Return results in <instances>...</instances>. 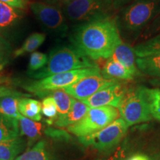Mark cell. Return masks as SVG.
Returning <instances> with one entry per match:
<instances>
[{"mask_svg":"<svg viewBox=\"0 0 160 160\" xmlns=\"http://www.w3.org/2000/svg\"><path fill=\"white\" fill-rule=\"evenodd\" d=\"M73 46L93 61L108 59L122 42L116 15L79 25L71 37Z\"/></svg>","mask_w":160,"mask_h":160,"instance_id":"obj_1","label":"cell"},{"mask_svg":"<svg viewBox=\"0 0 160 160\" xmlns=\"http://www.w3.org/2000/svg\"><path fill=\"white\" fill-rule=\"evenodd\" d=\"M160 13V0H135L116 13V21L125 42H137L142 33Z\"/></svg>","mask_w":160,"mask_h":160,"instance_id":"obj_2","label":"cell"},{"mask_svg":"<svg viewBox=\"0 0 160 160\" xmlns=\"http://www.w3.org/2000/svg\"><path fill=\"white\" fill-rule=\"evenodd\" d=\"M97 65L93 60L86 57L75 46H58L51 51L45 67L36 72L29 73L28 76L34 79H42L57 73Z\"/></svg>","mask_w":160,"mask_h":160,"instance_id":"obj_3","label":"cell"},{"mask_svg":"<svg viewBox=\"0 0 160 160\" xmlns=\"http://www.w3.org/2000/svg\"><path fill=\"white\" fill-rule=\"evenodd\" d=\"M61 9L67 21L79 25L117 13L113 0H76Z\"/></svg>","mask_w":160,"mask_h":160,"instance_id":"obj_4","label":"cell"},{"mask_svg":"<svg viewBox=\"0 0 160 160\" xmlns=\"http://www.w3.org/2000/svg\"><path fill=\"white\" fill-rule=\"evenodd\" d=\"M99 73H101V69L97 65L95 67L74 70L50 76L38 81L32 82L24 88L28 91L41 97L57 90L65 89L83 78Z\"/></svg>","mask_w":160,"mask_h":160,"instance_id":"obj_5","label":"cell"},{"mask_svg":"<svg viewBox=\"0 0 160 160\" xmlns=\"http://www.w3.org/2000/svg\"><path fill=\"white\" fill-rule=\"evenodd\" d=\"M119 117V111L117 108L111 106L92 108L82 119L69 126L68 131L79 138L85 137L103 129Z\"/></svg>","mask_w":160,"mask_h":160,"instance_id":"obj_6","label":"cell"},{"mask_svg":"<svg viewBox=\"0 0 160 160\" xmlns=\"http://www.w3.org/2000/svg\"><path fill=\"white\" fill-rule=\"evenodd\" d=\"M118 110L120 118L128 127L152 119L148 104L142 91V86L127 89Z\"/></svg>","mask_w":160,"mask_h":160,"instance_id":"obj_7","label":"cell"},{"mask_svg":"<svg viewBox=\"0 0 160 160\" xmlns=\"http://www.w3.org/2000/svg\"><path fill=\"white\" fill-rule=\"evenodd\" d=\"M128 126L122 118H118L103 129L79 140L85 145H90L99 151L112 148L119 143L127 133Z\"/></svg>","mask_w":160,"mask_h":160,"instance_id":"obj_8","label":"cell"},{"mask_svg":"<svg viewBox=\"0 0 160 160\" xmlns=\"http://www.w3.org/2000/svg\"><path fill=\"white\" fill-rule=\"evenodd\" d=\"M30 8L37 19L46 29L59 36L66 34L68 26L61 8L37 1L30 4Z\"/></svg>","mask_w":160,"mask_h":160,"instance_id":"obj_9","label":"cell"},{"mask_svg":"<svg viewBox=\"0 0 160 160\" xmlns=\"http://www.w3.org/2000/svg\"><path fill=\"white\" fill-rule=\"evenodd\" d=\"M117 81L118 80L105 79L101 73H99L83 78L63 90L73 99L82 102L101 89Z\"/></svg>","mask_w":160,"mask_h":160,"instance_id":"obj_10","label":"cell"},{"mask_svg":"<svg viewBox=\"0 0 160 160\" xmlns=\"http://www.w3.org/2000/svg\"><path fill=\"white\" fill-rule=\"evenodd\" d=\"M125 85L120 81L111 84L101 89L88 99L82 101L90 108L111 106L118 108L125 96Z\"/></svg>","mask_w":160,"mask_h":160,"instance_id":"obj_11","label":"cell"},{"mask_svg":"<svg viewBox=\"0 0 160 160\" xmlns=\"http://www.w3.org/2000/svg\"><path fill=\"white\" fill-rule=\"evenodd\" d=\"M22 10L14 8L0 2V34H9L19 27L24 18Z\"/></svg>","mask_w":160,"mask_h":160,"instance_id":"obj_12","label":"cell"},{"mask_svg":"<svg viewBox=\"0 0 160 160\" xmlns=\"http://www.w3.org/2000/svg\"><path fill=\"white\" fill-rule=\"evenodd\" d=\"M110 58L119 62L134 77L140 73L137 65V56L133 51V45L122 42Z\"/></svg>","mask_w":160,"mask_h":160,"instance_id":"obj_13","label":"cell"},{"mask_svg":"<svg viewBox=\"0 0 160 160\" xmlns=\"http://www.w3.org/2000/svg\"><path fill=\"white\" fill-rule=\"evenodd\" d=\"M90 108L82 102L79 100H73L71 110L67 114L61 117H57L54 121V125L59 128H68L74 125L79 120L82 119Z\"/></svg>","mask_w":160,"mask_h":160,"instance_id":"obj_14","label":"cell"},{"mask_svg":"<svg viewBox=\"0 0 160 160\" xmlns=\"http://www.w3.org/2000/svg\"><path fill=\"white\" fill-rule=\"evenodd\" d=\"M101 74L105 79L118 81H131L135 78L124 66L112 58L107 59L101 69Z\"/></svg>","mask_w":160,"mask_h":160,"instance_id":"obj_15","label":"cell"},{"mask_svg":"<svg viewBox=\"0 0 160 160\" xmlns=\"http://www.w3.org/2000/svg\"><path fill=\"white\" fill-rule=\"evenodd\" d=\"M137 65L140 73L160 79V54L137 57Z\"/></svg>","mask_w":160,"mask_h":160,"instance_id":"obj_16","label":"cell"},{"mask_svg":"<svg viewBox=\"0 0 160 160\" xmlns=\"http://www.w3.org/2000/svg\"><path fill=\"white\" fill-rule=\"evenodd\" d=\"M19 133V121L0 113V142L14 139Z\"/></svg>","mask_w":160,"mask_h":160,"instance_id":"obj_17","label":"cell"},{"mask_svg":"<svg viewBox=\"0 0 160 160\" xmlns=\"http://www.w3.org/2000/svg\"><path fill=\"white\" fill-rule=\"evenodd\" d=\"M137 57H145L160 54V33L148 39L133 46Z\"/></svg>","mask_w":160,"mask_h":160,"instance_id":"obj_18","label":"cell"},{"mask_svg":"<svg viewBox=\"0 0 160 160\" xmlns=\"http://www.w3.org/2000/svg\"><path fill=\"white\" fill-rule=\"evenodd\" d=\"M18 109L20 114L28 119L36 122L42 119V103L37 100L28 98L20 99Z\"/></svg>","mask_w":160,"mask_h":160,"instance_id":"obj_19","label":"cell"},{"mask_svg":"<svg viewBox=\"0 0 160 160\" xmlns=\"http://www.w3.org/2000/svg\"><path fill=\"white\" fill-rule=\"evenodd\" d=\"M25 140L20 137L0 142V160H13L24 150Z\"/></svg>","mask_w":160,"mask_h":160,"instance_id":"obj_20","label":"cell"},{"mask_svg":"<svg viewBox=\"0 0 160 160\" xmlns=\"http://www.w3.org/2000/svg\"><path fill=\"white\" fill-rule=\"evenodd\" d=\"M22 135H25L31 140H35L42 134V125L36 121L28 119L21 115L18 119Z\"/></svg>","mask_w":160,"mask_h":160,"instance_id":"obj_21","label":"cell"},{"mask_svg":"<svg viewBox=\"0 0 160 160\" xmlns=\"http://www.w3.org/2000/svg\"><path fill=\"white\" fill-rule=\"evenodd\" d=\"M142 91L148 104L152 118L160 122V89L142 87Z\"/></svg>","mask_w":160,"mask_h":160,"instance_id":"obj_22","label":"cell"},{"mask_svg":"<svg viewBox=\"0 0 160 160\" xmlns=\"http://www.w3.org/2000/svg\"><path fill=\"white\" fill-rule=\"evenodd\" d=\"M46 36L45 33H33L29 36L22 45L19 49L16 50L13 53L14 57H19L20 56L25 55V53H31L40 47L45 42Z\"/></svg>","mask_w":160,"mask_h":160,"instance_id":"obj_23","label":"cell"},{"mask_svg":"<svg viewBox=\"0 0 160 160\" xmlns=\"http://www.w3.org/2000/svg\"><path fill=\"white\" fill-rule=\"evenodd\" d=\"M51 97L54 99L57 108V117H63L68 113L73 102V97L68 94L63 89L51 92Z\"/></svg>","mask_w":160,"mask_h":160,"instance_id":"obj_24","label":"cell"},{"mask_svg":"<svg viewBox=\"0 0 160 160\" xmlns=\"http://www.w3.org/2000/svg\"><path fill=\"white\" fill-rule=\"evenodd\" d=\"M20 98L17 96H9L0 99V113L8 117L19 119L21 116L18 109Z\"/></svg>","mask_w":160,"mask_h":160,"instance_id":"obj_25","label":"cell"},{"mask_svg":"<svg viewBox=\"0 0 160 160\" xmlns=\"http://www.w3.org/2000/svg\"><path fill=\"white\" fill-rule=\"evenodd\" d=\"M15 160H50L45 149V141H40L23 154L17 157Z\"/></svg>","mask_w":160,"mask_h":160,"instance_id":"obj_26","label":"cell"},{"mask_svg":"<svg viewBox=\"0 0 160 160\" xmlns=\"http://www.w3.org/2000/svg\"><path fill=\"white\" fill-rule=\"evenodd\" d=\"M42 113L48 118L47 122L51 125L57 118V108L53 98L51 96L45 97L42 102Z\"/></svg>","mask_w":160,"mask_h":160,"instance_id":"obj_27","label":"cell"},{"mask_svg":"<svg viewBox=\"0 0 160 160\" xmlns=\"http://www.w3.org/2000/svg\"><path fill=\"white\" fill-rule=\"evenodd\" d=\"M48 60V56L44 53L35 51L31 55L28 64L29 73L39 71L45 67Z\"/></svg>","mask_w":160,"mask_h":160,"instance_id":"obj_28","label":"cell"},{"mask_svg":"<svg viewBox=\"0 0 160 160\" xmlns=\"http://www.w3.org/2000/svg\"><path fill=\"white\" fill-rule=\"evenodd\" d=\"M11 51L10 43L2 35L0 34V71H2L9 62Z\"/></svg>","mask_w":160,"mask_h":160,"instance_id":"obj_29","label":"cell"},{"mask_svg":"<svg viewBox=\"0 0 160 160\" xmlns=\"http://www.w3.org/2000/svg\"><path fill=\"white\" fill-rule=\"evenodd\" d=\"M160 33V13L152 22L146 28L139 38V42L148 39L153 36Z\"/></svg>","mask_w":160,"mask_h":160,"instance_id":"obj_30","label":"cell"},{"mask_svg":"<svg viewBox=\"0 0 160 160\" xmlns=\"http://www.w3.org/2000/svg\"><path fill=\"white\" fill-rule=\"evenodd\" d=\"M9 96L19 97V96H22V93L15 91L14 90L6 87V86H0V99L5 97H9Z\"/></svg>","mask_w":160,"mask_h":160,"instance_id":"obj_31","label":"cell"},{"mask_svg":"<svg viewBox=\"0 0 160 160\" xmlns=\"http://www.w3.org/2000/svg\"><path fill=\"white\" fill-rule=\"evenodd\" d=\"M0 2H2L14 8L20 10L25 9L26 5L25 0H0Z\"/></svg>","mask_w":160,"mask_h":160,"instance_id":"obj_32","label":"cell"},{"mask_svg":"<svg viewBox=\"0 0 160 160\" xmlns=\"http://www.w3.org/2000/svg\"><path fill=\"white\" fill-rule=\"evenodd\" d=\"M133 1H135V0H113V7H114L116 11L117 12L122 8L125 7Z\"/></svg>","mask_w":160,"mask_h":160,"instance_id":"obj_33","label":"cell"},{"mask_svg":"<svg viewBox=\"0 0 160 160\" xmlns=\"http://www.w3.org/2000/svg\"><path fill=\"white\" fill-rule=\"evenodd\" d=\"M47 3L52 4L61 8V6L67 5V4L71 3L72 2H74L76 0H45Z\"/></svg>","mask_w":160,"mask_h":160,"instance_id":"obj_34","label":"cell"},{"mask_svg":"<svg viewBox=\"0 0 160 160\" xmlns=\"http://www.w3.org/2000/svg\"><path fill=\"white\" fill-rule=\"evenodd\" d=\"M126 160H150L147 156L143 154H135L131 156Z\"/></svg>","mask_w":160,"mask_h":160,"instance_id":"obj_35","label":"cell"},{"mask_svg":"<svg viewBox=\"0 0 160 160\" xmlns=\"http://www.w3.org/2000/svg\"><path fill=\"white\" fill-rule=\"evenodd\" d=\"M2 82V81H1V78H0V83H1Z\"/></svg>","mask_w":160,"mask_h":160,"instance_id":"obj_36","label":"cell"}]
</instances>
